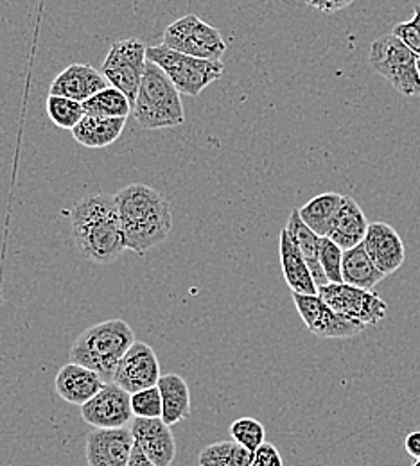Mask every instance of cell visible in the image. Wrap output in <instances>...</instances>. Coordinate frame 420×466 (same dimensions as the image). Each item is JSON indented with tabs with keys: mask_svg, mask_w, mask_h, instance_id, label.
<instances>
[{
	"mask_svg": "<svg viewBox=\"0 0 420 466\" xmlns=\"http://www.w3.org/2000/svg\"><path fill=\"white\" fill-rule=\"evenodd\" d=\"M320 264L329 280V284H342V264H343V249L331 240L329 237H322L320 246Z\"/></svg>",
	"mask_w": 420,
	"mask_h": 466,
	"instance_id": "f1b7e54d",
	"label": "cell"
},
{
	"mask_svg": "<svg viewBox=\"0 0 420 466\" xmlns=\"http://www.w3.org/2000/svg\"><path fill=\"white\" fill-rule=\"evenodd\" d=\"M148 47L137 40L128 38L119 40L112 46L110 53L107 55L105 63L101 66L103 76L108 79V83L129 99L131 106L137 99L142 76L148 63Z\"/></svg>",
	"mask_w": 420,
	"mask_h": 466,
	"instance_id": "ba28073f",
	"label": "cell"
},
{
	"mask_svg": "<svg viewBox=\"0 0 420 466\" xmlns=\"http://www.w3.org/2000/svg\"><path fill=\"white\" fill-rule=\"evenodd\" d=\"M343 196L338 192H323L316 198H312L311 201H307L302 208L301 212L302 221L312 230L318 233L320 237H327L331 225L342 207Z\"/></svg>",
	"mask_w": 420,
	"mask_h": 466,
	"instance_id": "cb8c5ba5",
	"label": "cell"
},
{
	"mask_svg": "<svg viewBox=\"0 0 420 466\" xmlns=\"http://www.w3.org/2000/svg\"><path fill=\"white\" fill-rule=\"evenodd\" d=\"M414 466H420V458L419 460H415V461H414Z\"/></svg>",
	"mask_w": 420,
	"mask_h": 466,
	"instance_id": "d590c367",
	"label": "cell"
},
{
	"mask_svg": "<svg viewBox=\"0 0 420 466\" xmlns=\"http://www.w3.org/2000/svg\"><path fill=\"white\" fill-rule=\"evenodd\" d=\"M405 449L406 452L414 458V460H419L420 458V431H414L406 436L405 440Z\"/></svg>",
	"mask_w": 420,
	"mask_h": 466,
	"instance_id": "836d02e7",
	"label": "cell"
},
{
	"mask_svg": "<svg viewBox=\"0 0 420 466\" xmlns=\"http://www.w3.org/2000/svg\"><path fill=\"white\" fill-rule=\"evenodd\" d=\"M342 277L345 284L366 289V291H374V288L384 279L381 269L374 264V260L366 253L363 242L353 249L343 251Z\"/></svg>",
	"mask_w": 420,
	"mask_h": 466,
	"instance_id": "7402d4cb",
	"label": "cell"
},
{
	"mask_svg": "<svg viewBox=\"0 0 420 466\" xmlns=\"http://www.w3.org/2000/svg\"><path fill=\"white\" fill-rule=\"evenodd\" d=\"M251 460H253V452H250L234 440H225V441H216L207 445L198 456V465L250 466Z\"/></svg>",
	"mask_w": 420,
	"mask_h": 466,
	"instance_id": "d4e9b609",
	"label": "cell"
},
{
	"mask_svg": "<svg viewBox=\"0 0 420 466\" xmlns=\"http://www.w3.org/2000/svg\"><path fill=\"white\" fill-rule=\"evenodd\" d=\"M392 33H394L401 42H405L420 58V5L415 7L412 20L403 22V24H397V25L392 29Z\"/></svg>",
	"mask_w": 420,
	"mask_h": 466,
	"instance_id": "4dcf8cb0",
	"label": "cell"
},
{
	"mask_svg": "<svg viewBox=\"0 0 420 466\" xmlns=\"http://www.w3.org/2000/svg\"><path fill=\"white\" fill-rule=\"evenodd\" d=\"M129 431L135 441L148 460L155 465L171 466L177 458V440L162 418H133Z\"/></svg>",
	"mask_w": 420,
	"mask_h": 466,
	"instance_id": "4fadbf2b",
	"label": "cell"
},
{
	"mask_svg": "<svg viewBox=\"0 0 420 466\" xmlns=\"http://www.w3.org/2000/svg\"><path fill=\"white\" fill-rule=\"evenodd\" d=\"M135 341V332L124 319H108L83 330L70 347L68 359L112 382L120 359Z\"/></svg>",
	"mask_w": 420,
	"mask_h": 466,
	"instance_id": "3957f363",
	"label": "cell"
},
{
	"mask_svg": "<svg viewBox=\"0 0 420 466\" xmlns=\"http://www.w3.org/2000/svg\"><path fill=\"white\" fill-rule=\"evenodd\" d=\"M160 377V362L155 350L148 343L135 341L120 359L112 382L119 384L122 390L133 395L146 388L157 386Z\"/></svg>",
	"mask_w": 420,
	"mask_h": 466,
	"instance_id": "7c38bea8",
	"label": "cell"
},
{
	"mask_svg": "<svg viewBox=\"0 0 420 466\" xmlns=\"http://www.w3.org/2000/svg\"><path fill=\"white\" fill-rule=\"evenodd\" d=\"M105 384L107 380L99 373L72 360L61 368L55 379V388L61 399L79 408L92 400Z\"/></svg>",
	"mask_w": 420,
	"mask_h": 466,
	"instance_id": "e0dca14e",
	"label": "cell"
},
{
	"mask_svg": "<svg viewBox=\"0 0 420 466\" xmlns=\"http://www.w3.org/2000/svg\"><path fill=\"white\" fill-rule=\"evenodd\" d=\"M46 108H47L49 118L61 129L72 131L79 124V120L85 116L83 103L68 99V97H61V96L49 94Z\"/></svg>",
	"mask_w": 420,
	"mask_h": 466,
	"instance_id": "4316f807",
	"label": "cell"
},
{
	"mask_svg": "<svg viewBox=\"0 0 420 466\" xmlns=\"http://www.w3.org/2000/svg\"><path fill=\"white\" fill-rule=\"evenodd\" d=\"M128 466H159L155 465L151 460L146 458V454L138 449V447H133V452H131V458H129V465Z\"/></svg>",
	"mask_w": 420,
	"mask_h": 466,
	"instance_id": "e575fe53",
	"label": "cell"
},
{
	"mask_svg": "<svg viewBox=\"0 0 420 466\" xmlns=\"http://www.w3.org/2000/svg\"><path fill=\"white\" fill-rule=\"evenodd\" d=\"M126 120L128 116H85L72 129V137L88 149L108 147L122 135Z\"/></svg>",
	"mask_w": 420,
	"mask_h": 466,
	"instance_id": "ffe728a7",
	"label": "cell"
},
{
	"mask_svg": "<svg viewBox=\"0 0 420 466\" xmlns=\"http://www.w3.org/2000/svg\"><path fill=\"white\" fill-rule=\"evenodd\" d=\"M250 466H284V461H282V456L277 451V447L264 441L253 452V460H251V465Z\"/></svg>",
	"mask_w": 420,
	"mask_h": 466,
	"instance_id": "1f68e13d",
	"label": "cell"
},
{
	"mask_svg": "<svg viewBox=\"0 0 420 466\" xmlns=\"http://www.w3.org/2000/svg\"><path fill=\"white\" fill-rule=\"evenodd\" d=\"M85 116H128L133 106L129 99L116 86H107L105 90L92 96L83 103Z\"/></svg>",
	"mask_w": 420,
	"mask_h": 466,
	"instance_id": "484cf974",
	"label": "cell"
},
{
	"mask_svg": "<svg viewBox=\"0 0 420 466\" xmlns=\"http://www.w3.org/2000/svg\"><path fill=\"white\" fill-rule=\"evenodd\" d=\"M286 230L292 235V238L297 242L301 248L302 255L311 269V275L316 282L318 288H323L329 284L322 264H320V246H322V237L318 233L312 232L303 221H302L299 208H293L286 225Z\"/></svg>",
	"mask_w": 420,
	"mask_h": 466,
	"instance_id": "44dd1931",
	"label": "cell"
},
{
	"mask_svg": "<svg viewBox=\"0 0 420 466\" xmlns=\"http://www.w3.org/2000/svg\"><path fill=\"white\" fill-rule=\"evenodd\" d=\"M230 434L232 440L238 441L244 449H248L250 452H255L264 441H266V429L264 425L250 416H242L238 418L232 425H230Z\"/></svg>",
	"mask_w": 420,
	"mask_h": 466,
	"instance_id": "83f0119b",
	"label": "cell"
},
{
	"mask_svg": "<svg viewBox=\"0 0 420 466\" xmlns=\"http://www.w3.org/2000/svg\"><path fill=\"white\" fill-rule=\"evenodd\" d=\"M70 235L85 260L116 262L128 249L116 196L88 194L81 198L70 210Z\"/></svg>",
	"mask_w": 420,
	"mask_h": 466,
	"instance_id": "6da1fadb",
	"label": "cell"
},
{
	"mask_svg": "<svg viewBox=\"0 0 420 466\" xmlns=\"http://www.w3.org/2000/svg\"><path fill=\"white\" fill-rule=\"evenodd\" d=\"M81 418L94 429H124L135 418L131 393L116 382H107L92 400L81 406Z\"/></svg>",
	"mask_w": 420,
	"mask_h": 466,
	"instance_id": "8fae6325",
	"label": "cell"
},
{
	"mask_svg": "<svg viewBox=\"0 0 420 466\" xmlns=\"http://www.w3.org/2000/svg\"><path fill=\"white\" fill-rule=\"evenodd\" d=\"M148 59L157 63L168 77L175 83L183 96L198 97L210 83L218 81L225 65L221 59L194 58L189 55L177 53L166 46L148 47Z\"/></svg>",
	"mask_w": 420,
	"mask_h": 466,
	"instance_id": "8992f818",
	"label": "cell"
},
{
	"mask_svg": "<svg viewBox=\"0 0 420 466\" xmlns=\"http://www.w3.org/2000/svg\"><path fill=\"white\" fill-rule=\"evenodd\" d=\"M354 0H305V4H309L311 7L325 13V15H331V13H336V11H342L345 7H349Z\"/></svg>",
	"mask_w": 420,
	"mask_h": 466,
	"instance_id": "d6a6232c",
	"label": "cell"
},
{
	"mask_svg": "<svg viewBox=\"0 0 420 466\" xmlns=\"http://www.w3.org/2000/svg\"><path fill=\"white\" fill-rule=\"evenodd\" d=\"M292 296L303 325L320 339H349L366 329L360 321L336 312L318 294L292 292Z\"/></svg>",
	"mask_w": 420,
	"mask_h": 466,
	"instance_id": "9c48e42d",
	"label": "cell"
},
{
	"mask_svg": "<svg viewBox=\"0 0 420 466\" xmlns=\"http://www.w3.org/2000/svg\"><path fill=\"white\" fill-rule=\"evenodd\" d=\"M131 112L142 129H169L185 120L180 90L168 74L149 59Z\"/></svg>",
	"mask_w": 420,
	"mask_h": 466,
	"instance_id": "277c9868",
	"label": "cell"
},
{
	"mask_svg": "<svg viewBox=\"0 0 420 466\" xmlns=\"http://www.w3.org/2000/svg\"><path fill=\"white\" fill-rule=\"evenodd\" d=\"M368 221L364 212L361 210L358 201L351 196H343L342 207L331 225L329 230V238L334 240L343 251L353 249L360 246L368 230Z\"/></svg>",
	"mask_w": 420,
	"mask_h": 466,
	"instance_id": "d6986e66",
	"label": "cell"
},
{
	"mask_svg": "<svg viewBox=\"0 0 420 466\" xmlns=\"http://www.w3.org/2000/svg\"><path fill=\"white\" fill-rule=\"evenodd\" d=\"M279 253L281 266L284 273V280L290 286L292 292L301 294H318V286L311 275V269L302 255L301 248L292 238V235L284 228L279 238Z\"/></svg>",
	"mask_w": 420,
	"mask_h": 466,
	"instance_id": "ac0fdd59",
	"label": "cell"
},
{
	"mask_svg": "<svg viewBox=\"0 0 420 466\" xmlns=\"http://www.w3.org/2000/svg\"><path fill=\"white\" fill-rule=\"evenodd\" d=\"M370 66L399 94L420 96L419 56L394 33L377 38L370 47Z\"/></svg>",
	"mask_w": 420,
	"mask_h": 466,
	"instance_id": "5b68a950",
	"label": "cell"
},
{
	"mask_svg": "<svg viewBox=\"0 0 420 466\" xmlns=\"http://www.w3.org/2000/svg\"><path fill=\"white\" fill-rule=\"evenodd\" d=\"M107 86H110V83L101 70L87 63H74L56 76L51 85V96H61L85 103Z\"/></svg>",
	"mask_w": 420,
	"mask_h": 466,
	"instance_id": "2e32d148",
	"label": "cell"
},
{
	"mask_svg": "<svg viewBox=\"0 0 420 466\" xmlns=\"http://www.w3.org/2000/svg\"><path fill=\"white\" fill-rule=\"evenodd\" d=\"M131 409L135 418H162L164 406L159 386L146 388L131 395Z\"/></svg>",
	"mask_w": 420,
	"mask_h": 466,
	"instance_id": "f546056e",
	"label": "cell"
},
{
	"mask_svg": "<svg viewBox=\"0 0 420 466\" xmlns=\"http://www.w3.org/2000/svg\"><path fill=\"white\" fill-rule=\"evenodd\" d=\"M318 296L336 312L360 321L364 327L377 325L388 316V305L377 292L354 288L345 282L318 288Z\"/></svg>",
	"mask_w": 420,
	"mask_h": 466,
	"instance_id": "30bf717a",
	"label": "cell"
},
{
	"mask_svg": "<svg viewBox=\"0 0 420 466\" xmlns=\"http://www.w3.org/2000/svg\"><path fill=\"white\" fill-rule=\"evenodd\" d=\"M162 46L203 59H221L227 51L221 33L196 15H185L173 22L164 33Z\"/></svg>",
	"mask_w": 420,
	"mask_h": 466,
	"instance_id": "52a82bcc",
	"label": "cell"
},
{
	"mask_svg": "<svg viewBox=\"0 0 420 466\" xmlns=\"http://www.w3.org/2000/svg\"><path fill=\"white\" fill-rule=\"evenodd\" d=\"M157 386L160 390L164 406L162 420L168 425H175L187 420L190 416V390L180 375H162Z\"/></svg>",
	"mask_w": 420,
	"mask_h": 466,
	"instance_id": "603a6c76",
	"label": "cell"
},
{
	"mask_svg": "<svg viewBox=\"0 0 420 466\" xmlns=\"http://www.w3.org/2000/svg\"><path fill=\"white\" fill-rule=\"evenodd\" d=\"M363 246L384 277L397 273L406 262V246L401 235L386 223H370Z\"/></svg>",
	"mask_w": 420,
	"mask_h": 466,
	"instance_id": "9a60e30c",
	"label": "cell"
},
{
	"mask_svg": "<svg viewBox=\"0 0 420 466\" xmlns=\"http://www.w3.org/2000/svg\"><path fill=\"white\" fill-rule=\"evenodd\" d=\"M135 441L131 431L94 429L87 434L85 458L88 466H128Z\"/></svg>",
	"mask_w": 420,
	"mask_h": 466,
	"instance_id": "5bb4252c",
	"label": "cell"
},
{
	"mask_svg": "<svg viewBox=\"0 0 420 466\" xmlns=\"http://www.w3.org/2000/svg\"><path fill=\"white\" fill-rule=\"evenodd\" d=\"M126 248L146 255L160 246L173 230L169 201L153 187L133 183L116 194Z\"/></svg>",
	"mask_w": 420,
	"mask_h": 466,
	"instance_id": "7a4b0ae2",
	"label": "cell"
}]
</instances>
